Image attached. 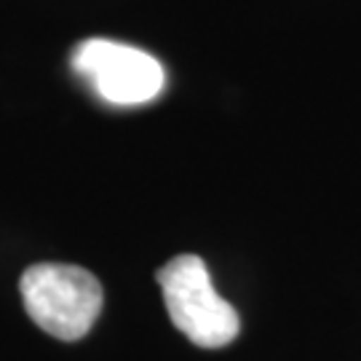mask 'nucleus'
I'll return each mask as SVG.
<instances>
[{
  "label": "nucleus",
  "mask_w": 361,
  "mask_h": 361,
  "mask_svg": "<svg viewBox=\"0 0 361 361\" xmlns=\"http://www.w3.org/2000/svg\"><path fill=\"white\" fill-rule=\"evenodd\" d=\"M158 284L174 326L201 348H222L235 340L241 322L225 297L212 284L207 262L180 255L158 271Z\"/></svg>",
  "instance_id": "nucleus-1"
},
{
  "label": "nucleus",
  "mask_w": 361,
  "mask_h": 361,
  "mask_svg": "<svg viewBox=\"0 0 361 361\" xmlns=\"http://www.w3.org/2000/svg\"><path fill=\"white\" fill-rule=\"evenodd\" d=\"M22 300L30 319L56 340H80L102 310V286L78 265L40 262L22 276Z\"/></svg>",
  "instance_id": "nucleus-2"
},
{
  "label": "nucleus",
  "mask_w": 361,
  "mask_h": 361,
  "mask_svg": "<svg viewBox=\"0 0 361 361\" xmlns=\"http://www.w3.org/2000/svg\"><path fill=\"white\" fill-rule=\"evenodd\" d=\"M73 70L99 99L118 107L153 102L166 86L164 65L153 54L107 38L83 40L73 51Z\"/></svg>",
  "instance_id": "nucleus-3"
}]
</instances>
